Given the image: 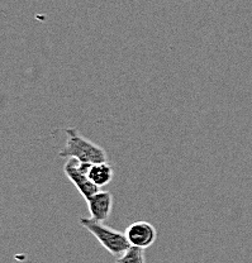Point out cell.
Wrapping results in <instances>:
<instances>
[{"instance_id":"obj_7","label":"cell","mask_w":252,"mask_h":263,"mask_svg":"<svg viewBox=\"0 0 252 263\" xmlns=\"http://www.w3.org/2000/svg\"><path fill=\"white\" fill-rule=\"evenodd\" d=\"M114 263H146L145 249L131 246Z\"/></svg>"},{"instance_id":"obj_4","label":"cell","mask_w":252,"mask_h":263,"mask_svg":"<svg viewBox=\"0 0 252 263\" xmlns=\"http://www.w3.org/2000/svg\"><path fill=\"white\" fill-rule=\"evenodd\" d=\"M125 237L131 246L146 249L151 247L156 240V228L151 223L145 220H138L131 224L125 229Z\"/></svg>"},{"instance_id":"obj_5","label":"cell","mask_w":252,"mask_h":263,"mask_svg":"<svg viewBox=\"0 0 252 263\" xmlns=\"http://www.w3.org/2000/svg\"><path fill=\"white\" fill-rule=\"evenodd\" d=\"M86 202L93 219L101 223L108 220L113 208V196L109 191L99 190L95 195L86 200Z\"/></svg>"},{"instance_id":"obj_1","label":"cell","mask_w":252,"mask_h":263,"mask_svg":"<svg viewBox=\"0 0 252 263\" xmlns=\"http://www.w3.org/2000/svg\"><path fill=\"white\" fill-rule=\"evenodd\" d=\"M65 132L67 134V141L66 146L60 151V157L76 158L80 162L89 163L108 162V156L103 147L85 138L79 133L76 128H67Z\"/></svg>"},{"instance_id":"obj_6","label":"cell","mask_w":252,"mask_h":263,"mask_svg":"<svg viewBox=\"0 0 252 263\" xmlns=\"http://www.w3.org/2000/svg\"><path fill=\"white\" fill-rule=\"evenodd\" d=\"M89 179L98 186V187H103L111 182L114 176L113 167L108 162H100V163H93L89 170Z\"/></svg>"},{"instance_id":"obj_2","label":"cell","mask_w":252,"mask_h":263,"mask_svg":"<svg viewBox=\"0 0 252 263\" xmlns=\"http://www.w3.org/2000/svg\"><path fill=\"white\" fill-rule=\"evenodd\" d=\"M79 221L113 256H122L131 247L127 237H125V233L111 228L93 218H80Z\"/></svg>"},{"instance_id":"obj_3","label":"cell","mask_w":252,"mask_h":263,"mask_svg":"<svg viewBox=\"0 0 252 263\" xmlns=\"http://www.w3.org/2000/svg\"><path fill=\"white\" fill-rule=\"evenodd\" d=\"M93 163L89 162H80L76 158H68V161L65 163L64 172L68 177V180L76 186L79 193L83 195L85 200H89L90 197L98 193L100 187H98L92 180L89 179V170Z\"/></svg>"}]
</instances>
